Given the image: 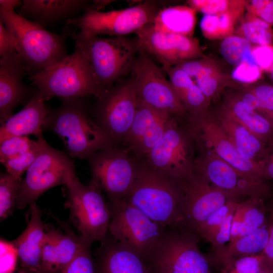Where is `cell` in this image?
<instances>
[{
    "label": "cell",
    "instance_id": "obj_1",
    "mask_svg": "<svg viewBox=\"0 0 273 273\" xmlns=\"http://www.w3.org/2000/svg\"><path fill=\"white\" fill-rule=\"evenodd\" d=\"M125 198L156 222L179 230L185 197L177 177L139 158L135 178Z\"/></svg>",
    "mask_w": 273,
    "mask_h": 273
},
{
    "label": "cell",
    "instance_id": "obj_2",
    "mask_svg": "<svg viewBox=\"0 0 273 273\" xmlns=\"http://www.w3.org/2000/svg\"><path fill=\"white\" fill-rule=\"evenodd\" d=\"M43 130H51L62 141L71 157L88 160L97 152L116 146L88 113L82 98L62 99L49 109Z\"/></svg>",
    "mask_w": 273,
    "mask_h": 273
},
{
    "label": "cell",
    "instance_id": "obj_3",
    "mask_svg": "<svg viewBox=\"0 0 273 273\" xmlns=\"http://www.w3.org/2000/svg\"><path fill=\"white\" fill-rule=\"evenodd\" d=\"M0 21L16 42V52L29 77L62 60L67 55L66 40L74 31L66 27L60 34L51 32L14 10L0 8Z\"/></svg>",
    "mask_w": 273,
    "mask_h": 273
},
{
    "label": "cell",
    "instance_id": "obj_4",
    "mask_svg": "<svg viewBox=\"0 0 273 273\" xmlns=\"http://www.w3.org/2000/svg\"><path fill=\"white\" fill-rule=\"evenodd\" d=\"M75 47L81 50L103 91L109 90L115 82L132 70L139 48L136 39L87 36L79 31L72 34Z\"/></svg>",
    "mask_w": 273,
    "mask_h": 273
},
{
    "label": "cell",
    "instance_id": "obj_5",
    "mask_svg": "<svg viewBox=\"0 0 273 273\" xmlns=\"http://www.w3.org/2000/svg\"><path fill=\"white\" fill-rule=\"evenodd\" d=\"M45 99L83 98L94 95L98 99L105 93L98 84L84 54L78 48L58 63L29 77Z\"/></svg>",
    "mask_w": 273,
    "mask_h": 273
},
{
    "label": "cell",
    "instance_id": "obj_6",
    "mask_svg": "<svg viewBox=\"0 0 273 273\" xmlns=\"http://www.w3.org/2000/svg\"><path fill=\"white\" fill-rule=\"evenodd\" d=\"M167 228L145 260L152 273H211L209 259L199 247V236Z\"/></svg>",
    "mask_w": 273,
    "mask_h": 273
},
{
    "label": "cell",
    "instance_id": "obj_7",
    "mask_svg": "<svg viewBox=\"0 0 273 273\" xmlns=\"http://www.w3.org/2000/svg\"><path fill=\"white\" fill-rule=\"evenodd\" d=\"M184 120L195 140L197 150L215 155L255 179L268 181L262 164L247 160L239 154L214 112L209 108L200 112L188 114Z\"/></svg>",
    "mask_w": 273,
    "mask_h": 273
},
{
    "label": "cell",
    "instance_id": "obj_8",
    "mask_svg": "<svg viewBox=\"0 0 273 273\" xmlns=\"http://www.w3.org/2000/svg\"><path fill=\"white\" fill-rule=\"evenodd\" d=\"M66 186L67 205L79 237L90 245L95 241L101 242L109 231L111 218V210L102 191L91 183L82 184L77 177Z\"/></svg>",
    "mask_w": 273,
    "mask_h": 273
},
{
    "label": "cell",
    "instance_id": "obj_9",
    "mask_svg": "<svg viewBox=\"0 0 273 273\" xmlns=\"http://www.w3.org/2000/svg\"><path fill=\"white\" fill-rule=\"evenodd\" d=\"M75 165L63 152L47 142L22 179L16 209H23L48 190L67 186L76 177Z\"/></svg>",
    "mask_w": 273,
    "mask_h": 273
},
{
    "label": "cell",
    "instance_id": "obj_10",
    "mask_svg": "<svg viewBox=\"0 0 273 273\" xmlns=\"http://www.w3.org/2000/svg\"><path fill=\"white\" fill-rule=\"evenodd\" d=\"M90 183L107 195L110 203L125 198L134 183L139 158L126 147L100 151L88 160Z\"/></svg>",
    "mask_w": 273,
    "mask_h": 273
},
{
    "label": "cell",
    "instance_id": "obj_11",
    "mask_svg": "<svg viewBox=\"0 0 273 273\" xmlns=\"http://www.w3.org/2000/svg\"><path fill=\"white\" fill-rule=\"evenodd\" d=\"M197 154L196 143L184 119L173 117L162 139L144 159L182 180L193 172Z\"/></svg>",
    "mask_w": 273,
    "mask_h": 273
},
{
    "label": "cell",
    "instance_id": "obj_12",
    "mask_svg": "<svg viewBox=\"0 0 273 273\" xmlns=\"http://www.w3.org/2000/svg\"><path fill=\"white\" fill-rule=\"evenodd\" d=\"M109 232L143 258L155 246L167 227L152 220L125 198L110 203Z\"/></svg>",
    "mask_w": 273,
    "mask_h": 273
},
{
    "label": "cell",
    "instance_id": "obj_13",
    "mask_svg": "<svg viewBox=\"0 0 273 273\" xmlns=\"http://www.w3.org/2000/svg\"><path fill=\"white\" fill-rule=\"evenodd\" d=\"M159 11L156 6L149 2L108 12L87 8L82 15L69 20L66 24L76 27L87 36L105 34L122 37L135 33L144 26L153 24Z\"/></svg>",
    "mask_w": 273,
    "mask_h": 273
},
{
    "label": "cell",
    "instance_id": "obj_14",
    "mask_svg": "<svg viewBox=\"0 0 273 273\" xmlns=\"http://www.w3.org/2000/svg\"><path fill=\"white\" fill-rule=\"evenodd\" d=\"M132 71L139 101L178 118L187 117L188 113L170 81L149 55L139 49Z\"/></svg>",
    "mask_w": 273,
    "mask_h": 273
},
{
    "label": "cell",
    "instance_id": "obj_15",
    "mask_svg": "<svg viewBox=\"0 0 273 273\" xmlns=\"http://www.w3.org/2000/svg\"><path fill=\"white\" fill-rule=\"evenodd\" d=\"M138 98L132 77L112 86L98 99L95 121L116 146L123 143L136 112Z\"/></svg>",
    "mask_w": 273,
    "mask_h": 273
},
{
    "label": "cell",
    "instance_id": "obj_16",
    "mask_svg": "<svg viewBox=\"0 0 273 273\" xmlns=\"http://www.w3.org/2000/svg\"><path fill=\"white\" fill-rule=\"evenodd\" d=\"M194 171L214 187L239 197L264 200L271 193L267 182L250 177L209 152L197 150Z\"/></svg>",
    "mask_w": 273,
    "mask_h": 273
},
{
    "label": "cell",
    "instance_id": "obj_17",
    "mask_svg": "<svg viewBox=\"0 0 273 273\" xmlns=\"http://www.w3.org/2000/svg\"><path fill=\"white\" fill-rule=\"evenodd\" d=\"M185 197V207L178 231L194 232L197 228L228 201L240 197L219 189L193 171L180 180Z\"/></svg>",
    "mask_w": 273,
    "mask_h": 273
},
{
    "label": "cell",
    "instance_id": "obj_18",
    "mask_svg": "<svg viewBox=\"0 0 273 273\" xmlns=\"http://www.w3.org/2000/svg\"><path fill=\"white\" fill-rule=\"evenodd\" d=\"M135 34L139 49L156 57L165 70L202 56L198 41L191 36L162 33L152 24L144 26Z\"/></svg>",
    "mask_w": 273,
    "mask_h": 273
},
{
    "label": "cell",
    "instance_id": "obj_19",
    "mask_svg": "<svg viewBox=\"0 0 273 273\" xmlns=\"http://www.w3.org/2000/svg\"><path fill=\"white\" fill-rule=\"evenodd\" d=\"M27 73L16 51L8 53L0 59V122L13 115L14 109L29 98V89L23 82Z\"/></svg>",
    "mask_w": 273,
    "mask_h": 273
},
{
    "label": "cell",
    "instance_id": "obj_20",
    "mask_svg": "<svg viewBox=\"0 0 273 273\" xmlns=\"http://www.w3.org/2000/svg\"><path fill=\"white\" fill-rule=\"evenodd\" d=\"M95 250L97 273H152L144 258L109 231Z\"/></svg>",
    "mask_w": 273,
    "mask_h": 273
},
{
    "label": "cell",
    "instance_id": "obj_21",
    "mask_svg": "<svg viewBox=\"0 0 273 273\" xmlns=\"http://www.w3.org/2000/svg\"><path fill=\"white\" fill-rule=\"evenodd\" d=\"M84 0H23L19 15L42 27L51 26L78 17L89 6Z\"/></svg>",
    "mask_w": 273,
    "mask_h": 273
},
{
    "label": "cell",
    "instance_id": "obj_22",
    "mask_svg": "<svg viewBox=\"0 0 273 273\" xmlns=\"http://www.w3.org/2000/svg\"><path fill=\"white\" fill-rule=\"evenodd\" d=\"M87 244L71 232H46L39 273H61Z\"/></svg>",
    "mask_w": 273,
    "mask_h": 273
},
{
    "label": "cell",
    "instance_id": "obj_23",
    "mask_svg": "<svg viewBox=\"0 0 273 273\" xmlns=\"http://www.w3.org/2000/svg\"><path fill=\"white\" fill-rule=\"evenodd\" d=\"M29 212L26 228L12 243L18 252L20 268L30 273H39L46 231L41 211L35 202L29 205Z\"/></svg>",
    "mask_w": 273,
    "mask_h": 273
},
{
    "label": "cell",
    "instance_id": "obj_24",
    "mask_svg": "<svg viewBox=\"0 0 273 273\" xmlns=\"http://www.w3.org/2000/svg\"><path fill=\"white\" fill-rule=\"evenodd\" d=\"M44 101L43 96L36 89L21 111L1 124L0 139L11 135L34 134L37 139L42 136L43 126L49 111Z\"/></svg>",
    "mask_w": 273,
    "mask_h": 273
},
{
    "label": "cell",
    "instance_id": "obj_25",
    "mask_svg": "<svg viewBox=\"0 0 273 273\" xmlns=\"http://www.w3.org/2000/svg\"><path fill=\"white\" fill-rule=\"evenodd\" d=\"M214 113L239 154L247 160L262 164L268 156L271 148L259 140L221 105Z\"/></svg>",
    "mask_w": 273,
    "mask_h": 273
},
{
    "label": "cell",
    "instance_id": "obj_26",
    "mask_svg": "<svg viewBox=\"0 0 273 273\" xmlns=\"http://www.w3.org/2000/svg\"><path fill=\"white\" fill-rule=\"evenodd\" d=\"M221 105L262 142L273 147V125L262 115L246 107L238 93H225Z\"/></svg>",
    "mask_w": 273,
    "mask_h": 273
},
{
    "label": "cell",
    "instance_id": "obj_27",
    "mask_svg": "<svg viewBox=\"0 0 273 273\" xmlns=\"http://www.w3.org/2000/svg\"><path fill=\"white\" fill-rule=\"evenodd\" d=\"M196 12L190 6L169 7L159 10L152 24L162 33L191 36L196 22Z\"/></svg>",
    "mask_w": 273,
    "mask_h": 273
},
{
    "label": "cell",
    "instance_id": "obj_28",
    "mask_svg": "<svg viewBox=\"0 0 273 273\" xmlns=\"http://www.w3.org/2000/svg\"><path fill=\"white\" fill-rule=\"evenodd\" d=\"M268 239V228L266 224L251 234L240 237L230 242L219 264L223 267L240 257L261 253L265 249Z\"/></svg>",
    "mask_w": 273,
    "mask_h": 273
},
{
    "label": "cell",
    "instance_id": "obj_29",
    "mask_svg": "<svg viewBox=\"0 0 273 273\" xmlns=\"http://www.w3.org/2000/svg\"><path fill=\"white\" fill-rule=\"evenodd\" d=\"M162 112L138 100L135 117L123 142L134 155L144 136Z\"/></svg>",
    "mask_w": 273,
    "mask_h": 273
},
{
    "label": "cell",
    "instance_id": "obj_30",
    "mask_svg": "<svg viewBox=\"0 0 273 273\" xmlns=\"http://www.w3.org/2000/svg\"><path fill=\"white\" fill-rule=\"evenodd\" d=\"M238 35L258 46L272 45L273 29L271 26L261 19L247 13L238 30Z\"/></svg>",
    "mask_w": 273,
    "mask_h": 273
},
{
    "label": "cell",
    "instance_id": "obj_31",
    "mask_svg": "<svg viewBox=\"0 0 273 273\" xmlns=\"http://www.w3.org/2000/svg\"><path fill=\"white\" fill-rule=\"evenodd\" d=\"M195 78V83L209 102L211 99L221 93L228 83L226 76L220 71L215 63L207 59L202 69Z\"/></svg>",
    "mask_w": 273,
    "mask_h": 273
},
{
    "label": "cell",
    "instance_id": "obj_32",
    "mask_svg": "<svg viewBox=\"0 0 273 273\" xmlns=\"http://www.w3.org/2000/svg\"><path fill=\"white\" fill-rule=\"evenodd\" d=\"M21 178L16 177L8 172L0 175V219L8 218L16 209Z\"/></svg>",
    "mask_w": 273,
    "mask_h": 273
},
{
    "label": "cell",
    "instance_id": "obj_33",
    "mask_svg": "<svg viewBox=\"0 0 273 273\" xmlns=\"http://www.w3.org/2000/svg\"><path fill=\"white\" fill-rule=\"evenodd\" d=\"M239 202V199H233L228 201L199 225L194 233L199 238H204L209 242L226 218L235 212Z\"/></svg>",
    "mask_w": 273,
    "mask_h": 273
},
{
    "label": "cell",
    "instance_id": "obj_34",
    "mask_svg": "<svg viewBox=\"0 0 273 273\" xmlns=\"http://www.w3.org/2000/svg\"><path fill=\"white\" fill-rule=\"evenodd\" d=\"M267 211V206L264 204L263 199L250 198L239 237L253 233L266 224V215Z\"/></svg>",
    "mask_w": 273,
    "mask_h": 273
},
{
    "label": "cell",
    "instance_id": "obj_35",
    "mask_svg": "<svg viewBox=\"0 0 273 273\" xmlns=\"http://www.w3.org/2000/svg\"><path fill=\"white\" fill-rule=\"evenodd\" d=\"M252 48L251 43L245 38L232 35L223 39L220 52L228 63L236 66L243 62V56Z\"/></svg>",
    "mask_w": 273,
    "mask_h": 273
},
{
    "label": "cell",
    "instance_id": "obj_36",
    "mask_svg": "<svg viewBox=\"0 0 273 273\" xmlns=\"http://www.w3.org/2000/svg\"><path fill=\"white\" fill-rule=\"evenodd\" d=\"M37 144L27 136L8 135L0 139V161L3 164L32 149Z\"/></svg>",
    "mask_w": 273,
    "mask_h": 273
},
{
    "label": "cell",
    "instance_id": "obj_37",
    "mask_svg": "<svg viewBox=\"0 0 273 273\" xmlns=\"http://www.w3.org/2000/svg\"><path fill=\"white\" fill-rule=\"evenodd\" d=\"M47 142L43 136L37 140L36 145L29 151L9 161L4 164L7 172L18 178L26 171L35 160Z\"/></svg>",
    "mask_w": 273,
    "mask_h": 273
},
{
    "label": "cell",
    "instance_id": "obj_38",
    "mask_svg": "<svg viewBox=\"0 0 273 273\" xmlns=\"http://www.w3.org/2000/svg\"><path fill=\"white\" fill-rule=\"evenodd\" d=\"M247 1L239 0H190L189 6L204 15H218L246 6Z\"/></svg>",
    "mask_w": 273,
    "mask_h": 273
},
{
    "label": "cell",
    "instance_id": "obj_39",
    "mask_svg": "<svg viewBox=\"0 0 273 273\" xmlns=\"http://www.w3.org/2000/svg\"><path fill=\"white\" fill-rule=\"evenodd\" d=\"M90 246V244H85L61 273H97Z\"/></svg>",
    "mask_w": 273,
    "mask_h": 273
},
{
    "label": "cell",
    "instance_id": "obj_40",
    "mask_svg": "<svg viewBox=\"0 0 273 273\" xmlns=\"http://www.w3.org/2000/svg\"><path fill=\"white\" fill-rule=\"evenodd\" d=\"M234 213L231 214L225 220L219 230L213 236L209 243L212 245V261L219 264L225 251L226 243L229 242L231 228Z\"/></svg>",
    "mask_w": 273,
    "mask_h": 273
},
{
    "label": "cell",
    "instance_id": "obj_41",
    "mask_svg": "<svg viewBox=\"0 0 273 273\" xmlns=\"http://www.w3.org/2000/svg\"><path fill=\"white\" fill-rule=\"evenodd\" d=\"M263 258L262 253L238 258L224 266L222 273H259Z\"/></svg>",
    "mask_w": 273,
    "mask_h": 273
},
{
    "label": "cell",
    "instance_id": "obj_42",
    "mask_svg": "<svg viewBox=\"0 0 273 273\" xmlns=\"http://www.w3.org/2000/svg\"><path fill=\"white\" fill-rule=\"evenodd\" d=\"M248 88L258 100L261 114L273 125V86L267 83H260Z\"/></svg>",
    "mask_w": 273,
    "mask_h": 273
},
{
    "label": "cell",
    "instance_id": "obj_43",
    "mask_svg": "<svg viewBox=\"0 0 273 273\" xmlns=\"http://www.w3.org/2000/svg\"><path fill=\"white\" fill-rule=\"evenodd\" d=\"M165 70L179 99L195 83L193 79L177 65L169 67Z\"/></svg>",
    "mask_w": 273,
    "mask_h": 273
},
{
    "label": "cell",
    "instance_id": "obj_44",
    "mask_svg": "<svg viewBox=\"0 0 273 273\" xmlns=\"http://www.w3.org/2000/svg\"><path fill=\"white\" fill-rule=\"evenodd\" d=\"M262 71L256 64L242 62L236 66L232 73L235 80L243 83H252L258 80L262 76Z\"/></svg>",
    "mask_w": 273,
    "mask_h": 273
},
{
    "label": "cell",
    "instance_id": "obj_45",
    "mask_svg": "<svg viewBox=\"0 0 273 273\" xmlns=\"http://www.w3.org/2000/svg\"><path fill=\"white\" fill-rule=\"evenodd\" d=\"M1 273H13L15 270L18 254L12 242L1 239Z\"/></svg>",
    "mask_w": 273,
    "mask_h": 273
},
{
    "label": "cell",
    "instance_id": "obj_46",
    "mask_svg": "<svg viewBox=\"0 0 273 273\" xmlns=\"http://www.w3.org/2000/svg\"><path fill=\"white\" fill-rule=\"evenodd\" d=\"M245 8L248 13L273 26V0L247 1Z\"/></svg>",
    "mask_w": 273,
    "mask_h": 273
},
{
    "label": "cell",
    "instance_id": "obj_47",
    "mask_svg": "<svg viewBox=\"0 0 273 273\" xmlns=\"http://www.w3.org/2000/svg\"><path fill=\"white\" fill-rule=\"evenodd\" d=\"M252 53L256 65L263 71H269L273 63V46L255 45Z\"/></svg>",
    "mask_w": 273,
    "mask_h": 273
},
{
    "label": "cell",
    "instance_id": "obj_48",
    "mask_svg": "<svg viewBox=\"0 0 273 273\" xmlns=\"http://www.w3.org/2000/svg\"><path fill=\"white\" fill-rule=\"evenodd\" d=\"M249 202L250 198L245 201L237 203L232 219L229 242L240 237L243 228L244 214Z\"/></svg>",
    "mask_w": 273,
    "mask_h": 273
},
{
    "label": "cell",
    "instance_id": "obj_49",
    "mask_svg": "<svg viewBox=\"0 0 273 273\" xmlns=\"http://www.w3.org/2000/svg\"><path fill=\"white\" fill-rule=\"evenodd\" d=\"M218 15H204L200 22L204 36L209 39H219Z\"/></svg>",
    "mask_w": 273,
    "mask_h": 273
},
{
    "label": "cell",
    "instance_id": "obj_50",
    "mask_svg": "<svg viewBox=\"0 0 273 273\" xmlns=\"http://www.w3.org/2000/svg\"><path fill=\"white\" fill-rule=\"evenodd\" d=\"M16 51V42L15 38L0 21V56Z\"/></svg>",
    "mask_w": 273,
    "mask_h": 273
},
{
    "label": "cell",
    "instance_id": "obj_51",
    "mask_svg": "<svg viewBox=\"0 0 273 273\" xmlns=\"http://www.w3.org/2000/svg\"><path fill=\"white\" fill-rule=\"evenodd\" d=\"M267 208L270 215L268 224V239L267 244L261 253L265 258L273 265V200L269 202Z\"/></svg>",
    "mask_w": 273,
    "mask_h": 273
},
{
    "label": "cell",
    "instance_id": "obj_52",
    "mask_svg": "<svg viewBox=\"0 0 273 273\" xmlns=\"http://www.w3.org/2000/svg\"><path fill=\"white\" fill-rule=\"evenodd\" d=\"M238 94L240 100L246 107L261 114V108L259 101L251 90L247 88Z\"/></svg>",
    "mask_w": 273,
    "mask_h": 273
},
{
    "label": "cell",
    "instance_id": "obj_53",
    "mask_svg": "<svg viewBox=\"0 0 273 273\" xmlns=\"http://www.w3.org/2000/svg\"><path fill=\"white\" fill-rule=\"evenodd\" d=\"M268 180H273V147L267 158L262 163Z\"/></svg>",
    "mask_w": 273,
    "mask_h": 273
},
{
    "label": "cell",
    "instance_id": "obj_54",
    "mask_svg": "<svg viewBox=\"0 0 273 273\" xmlns=\"http://www.w3.org/2000/svg\"><path fill=\"white\" fill-rule=\"evenodd\" d=\"M20 0H1L0 8L6 10H14L15 8L20 7L22 4Z\"/></svg>",
    "mask_w": 273,
    "mask_h": 273
},
{
    "label": "cell",
    "instance_id": "obj_55",
    "mask_svg": "<svg viewBox=\"0 0 273 273\" xmlns=\"http://www.w3.org/2000/svg\"><path fill=\"white\" fill-rule=\"evenodd\" d=\"M112 1H108V0H102V1H94L92 3V5H89L88 8L95 10L100 11L101 9H102L105 6L111 3Z\"/></svg>",
    "mask_w": 273,
    "mask_h": 273
},
{
    "label": "cell",
    "instance_id": "obj_56",
    "mask_svg": "<svg viewBox=\"0 0 273 273\" xmlns=\"http://www.w3.org/2000/svg\"><path fill=\"white\" fill-rule=\"evenodd\" d=\"M259 273H273V265L270 264L264 256Z\"/></svg>",
    "mask_w": 273,
    "mask_h": 273
},
{
    "label": "cell",
    "instance_id": "obj_57",
    "mask_svg": "<svg viewBox=\"0 0 273 273\" xmlns=\"http://www.w3.org/2000/svg\"><path fill=\"white\" fill-rule=\"evenodd\" d=\"M268 72L269 74L270 78L273 81V63L269 71Z\"/></svg>",
    "mask_w": 273,
    "mask_h": 273
},
{
    "label": "cell",
    "instance_id": "obj_58",
    "mask_svg": "<svg viewBox=\"0 0 273 273\" xmlns=\"http://www.w3.org/2000/svg\"><path fill=\"white\" fill-rule=\"evenodd\" d=\"M16 273H30V272L20 268L19 271H18Z\"/></svg>",
    "mask_w": 273,
    "mask_h": 273
}]
</instances>
